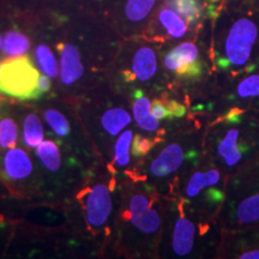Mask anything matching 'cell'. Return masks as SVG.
<instances>
[{
  "instance_id": "6da1fadb",
  "label": "cell",
  "mask_w": 259,
  "mask_h": 259,
  "mask_svg": "<svg viewBox=\"0 0 259 259\" xmlns=\"http://www.w3.org/2000/svg\"><path fill=\"white\" fill-rule=\"evenodd\" d=\"M40 73L29 57H14L0 65V93L19 100H36Z\"/></svg>"
},
{
  "instance_id": "7a4b0ae2",
  "label": "cell",
  "mask_w": 259,
  "mask_h": 259,
  "mask_svg": "<svg viewBox=\"0 0 259 259\" xmlns=\"http://www.w3.org/2000/svg\"><path fill=\"white\" fill-rule=\"evenodd\" d=\"M258 36V24L252 18L239 17L233 21L223 44V53L227 61L234 66L245 65L250 59Z\"/></svg>"
},
{
  "instance_id": "3957f363",
  "label": "cell",
  "mask_w": 259,
  "mask_h": 259,
  "mask_svg": "<svg viewBox=\"0 0 259 259\" xmlns=\"http://www.w3.org/2000/svg\"><path fill=\"white\" fill-rule=\"evenodd\" d=\"M164 66L183 77L198 76L202 70L198 60V48L192 42L178 45L164 57Z\"/></svg>"
},
{
  "instance_id": "277c9868",
  "label": "cell",
  "mask_w": 259,
  "mask_h": 259,
  "mask_svg": "<svg viewBox=\"0 0 259 259\" xmlns=\"http://www.w3.org/2000/svg\"><path fill=\"white\" fill-rule=\"evenodd\" d=\"M112 209V199L108 187L103 184L94 186L85 200V213L88 223L94 228L105 225Z\"/></svg>"
},
{
  "instance_id": "5b68a950",
  "label": "cell",
  "mask_w": 259,
  "mask_h": 259,
  "mask_svg": "<svg viewBox=\"0 0 259 259\" xmlns=\"http://www.w3.org/2000/svg\"><path fill=\"white\" fill-rule=\"evenodd\" d=\"M130 220L139 231L155 233L160 228L161 220L156 210L150 208L149 199L144 194H135L130 200Z\"/></svg>"
},
{
  "instance_id": "8992f818",
  "label": "cell",
  "mask_w": 259,
  "mask_h": 259,
  "mask_svg": "<svg viewBox=\"0 0 259 259\" xmlns=\"http://www.w3.org/2000/svg\"><path fill=\"white\" fill-rule=\"evenodd\" d=\"M58 50L61 54V80L64 84L76 82L83 74V65L78 48L71 44H59Z\"/></svg>"
},
{
  "instance_id": "52a82bcc",
  "label": "cell",
  "mask_w": 259,
  "mask_h": 259,
  "mask_svg": "<svg viewBox=\"0 0 259 259\" xmlns=\"http://www.w3.org/2000/svg\"><path fill=\"white\" fill-rule=\"evenodd\" d=\"M184 161V151L179 144H169L155 158L150 166L155 177H166L176 171Z\"/></svg>"
},
{
  "instance_id": "ba28073f",
  "label": "cell",
  "mask_w": 259,
  "mask_h": 259,
  "mask_svg": "<svg viewBox=\"0 0 259 259\" xmlns=\"http://www.w3.org/2000/svg\"><path fill=\"white\" fill-rule=\"evenodd\" d=\"M4 168L10 179L19 180L29 177L32 171L30 157L22 149H12L4 157Z\"/></svg>"
},
{
  "instance_id": "9c48e42d",
  "label": "cell",
  "mask_w": 259,
  "mask_h": 259,
  "mask_svg": "<svg viewBox=\"0 0 259 259\" xmlns=\"http://www.w3.org/2000/svg\"><path fill=\"white\" fill-rule=\"evenodd\" d=\"M194 242V225L186 218L181 216L177 220L173 232V246L174 253L179 257L187 255L192 251Z\"/></svg>"
},
{
  "instance_id": "30bf717a",
  "label": "cell",
  "mask_w": 259,
  "mask_h": 259,
  "mask_svg": "<svg viewBox=\"0 0 259 259\" xmlns=\"http://www.w3.org/2000/svg\"><path fill=\"white\" fill-rule=\"evenodd\" d=\"M132 70L135 77L142 82H147L154 76L157 70V60L153 48L143 46L136 51L132 59Z\"/></svg>"
},
{
  "instance_id": "8fae6325",
  "label": "cell",
  "mask_w": 259,
  "mask_h": 259,
  "mask_svg": "<svg viewBox=\"0 0 259 259\" xmlns=\"http://www.w3.org/2000/svg\"><path fill=\"white\" fill-rule=\"evenodd\" d=\"M157 22L166 34L171 38H181L187 32V23L174 10L164 6L157 14Z\"/></svg>"
},
{
  "instance_id": "7c38bea8",
  "label": "cell",
  "mask_w": 259,
  "mask_h": 259,
  "mask_svg": "<svg viewBox=\"0 0 259 259\" xmlns=\"http://www.w3.org/2000/svg\"><path fill=\"white\" fill-rule=\"evenodd\" d=\"M132 109H134L135 120L139 125V127L149 132L156 131L158 128V120L151 114V105L149 99L142 95L141 92L137 93V97H136Z\"/></svg>"
},
{
  "instance_id": "4fadbf2b",
  "label": "cell",
  "mask_w": 259,
  "mask_h": 259,
  "mask_svg": "<svg viewBox=\"0 0 259 259\" xmlns=\"http://www.w3.org/2000/svg\"><path fill=\"white\" fill-rule=\"evenodd\" d=\"M239 131L236 128L228 130L225 137L219 144V154L228 167H233L241 160V153L238 148Z\"/></svg>"
},
{
  "instance_id": "5bb4252c",
  "label": "cell",
  "mask_w": 259,
  "mask_h": 259,
  "mask_svg": "<svg viewBox=\"0 0 259 259\" xmlns=\"http://www.w3.org/2000/svg\"><path fill=\"white\" fill-rule=\"evenodd\" d=\"M166 6L174 10L187 24H194L202 17V3L199 0H166Z\"/></svg>"
},
{
  "instance_id": "9a60e30c",
  "label": "cell",
  "mask_w": 259,
  "mask_h": 259,
  "mask_svg": "<svg viewBox=\"0 0 259 259\" xmlns=\"http://www.w3.org/2000/svg\"><path fill=\"white\" fill-rule=\"evenodd\" d=\"M157 0H126L124 15L130 23H141L153 11Z\"/></svg>"
},
{
  "instance_id": "2e32d148",
  "label": "cell",
  "mask_w": 259,
  "mask_h": 259,
  "mask_svg": "<svg viewBox=\"0 0 259 259\" xmlns=\"http://www.w3.org/2000/svg\"><path fill=\"white\" fill-rule=\"evenodd\" d=\"M101 121L103 128L109 135L115 136L131 122V116H130V114L125 109L112 108L102 115Z\"/></svg>"
},
{
  "instance_id": "e0dca14e",
  "label": "cell",
  "mask_w": 259,
  "mask_h": 259,
  "mask_svg": "<svg viewBox=\"0 0 259 259\" xmlns=\"http://www.w3.org/2000/svg\"><path fill=\"white\" fill-rule=\"evenodd\" d=\"M29 48H30V40L21 31L10 30L6 32L3 40V51L5 54L11 57L22 56L27 53Z\"/></svg>"
},
{
  "instance_id": "ac0fdd59",
  "label": "cell",
  "mask_w": 259,
  "mask_h": 259,
  "mask_svg": "<svg viewBox=\"0 0 259 259\" xmlns=\"http://www.w3.org/2000/svg\"><path fill=\"white\" fill-rule=\"evenodd\" d=\"M220 181V173L216 169H211L200 173L196 171L190 178L189 184L186 187V194L190 198H193L202 191L205 186H213Z\"/></svg>"
},
{
  "instance_id": "d6986e66",
  "label": "cell",
  "mask_w": 259,
  "mask_h": 259,
  "mask_svg": "<svg viewBox=\"0 0 259 259\" xmlns=\"http://www.w3.org/2000/svg\"><path fill=\"white\" fill-rule=\"evenodd\" d=\"M236 219L242 225L259 221V193L248 197L239 204Z\"/></svg>"
},
{
  "instance_id": "ffe728a7",
  "label": "cell",
  "mask_w": 259,
  "mask_h": 259,
  "mask_svg": "<svg viewBox=\"0 0 259 259\" xmlns=\"http://www.w3.org/2000/svg\"><path fill=\"white\" fill-rule=\"evenodd\" d=\"M44 139V126L40 118L35 114L25 116L24 120V142L28 147L36 148Z\"/></svg>"
},
{
  "instance_id": "44dd1931",
  "label": "cell",
  "mask_w": 259,
  "mask_h": 259,
  "mask_svg": "<svg viewBox=\"0 0 259 259\" xmlns=\"http://www.w3.org/2000/svg\"><path fill=\"white\" fill-rule=\"evenodd\" d=\"M37 155L45 167L56 171L60 167V154L58 145L52 141L41 142L37 147Z\"/></svg>"
},
{
  "instance_id": "7402d4cb",
  "label": "cell",
  "mask_w": 259,
  "mask_h": 259,
  "mask_svg": "<svg viewBox=\"0 0 259 259\" xmlns=\"http://www.w3.org/2000/svg\"><path fill=\"white\" fill-rule=\"evenodd\" d=\"M36 57L40 64L41 70L47 74L48 77L53 78L58 74V66L57 60L54 58L53 52L46 45H38L36 47Z\"/></svg>"
},
{
  "instance_id": "603a6c76",
  "label": "cell",
  "mask_w": 259,
  "mask_h": 259,
  "mask_svg": "<svg viewBox=\"0 0 259 259\" xmlns=\"http://www.w3.org/2000/svg\"><path fill=\"white\" fill-rule=\"evenodd\" d=\"M134 135L131 131H125L120 135L115 144V163L119 167L127 166L130 162V147H131Z\"/></svg>"
},
{
  "instance_id": "cb8c5ba5",
  "label": "cell",
  "mask_w": 259,
  "mask_h": 259,
  "mask_svg": "<svg viewBox=\"0 0 259 259\" xmlns=\"http://www.w3.org/2000/svg\"><path fill=\"white\" fill-rule=\"evenodd\" d=\"M18 130L16 122L10 118H4L0 121V147L14 148L17 143Z\"/></svg>"
},
{
  "instance_id": "d4e9b609",
  "label": "cell",
  "mask_w": 259,
  "mask_h": 259,
  "mask_svg": "<svg viewBox=\"0 0 259 259\" xmlns=\"http://www.w3.org/2000/svg\"><path fill=\"white\" fill-rule=\"evenodd\" d=\"M45 116H46V120L53 131L56 132L57 135L59 136H66L70 132V125L67 122L66 118L59 113L58 111H54V109H48V111L45 113Z\"/></svg>"
},
{
  "instance_id": "484cf974",
  "label": "cell",
  "mask_w": 259,
  "mask_h": 259,
  "mask_svg": "<svg viewBox=\"0 0 259 259\" xmlns=\"http://www.w3.org/2000/svg\"><path fill=\"white\" fill-rule=\"evenodd\" d=\"M236 92H238V95L242 97V99L252 96H259V76L253 74V76L245 78L238 85Z\"/></svg>"
},
{
  "instance_id": "4316f807",
  "label": "cell",
  "mask_w": 259,
  "mask_h": 259,
  "mask_svg": "<svg viewBox=\"0 0 259 259\" xmlns=\"http://www.w3.org/2000/svg\"><path fill=\"white\" fill-rule=\"evenodd\" d=\"M155 142L151 139L142 137L141 135H136L135 139H132V154L136 157H142L144 155H147L149 151L151 150V148L154 147Z\"/></svg>"
},
{
  "instance_id": "83f0119b",
  "label": "cell",
  "mask_w": 259,
  "mask_h": 259,
  "mask_svg": "<svg viewBox=\"0 0 259 259\" xmlns=\"http://www.w3.org/2000/svg\"><path fill=\"white\" fill-rule=\"evenodd\" d=\"M150 112L157 120H162V119H171L170 112L168 111L166 103L160 101V100H155L153 102Z\"/></svg>"
},
{
  "instance_id": "f1b7e54d",
  "label": "cell",
  "mask_w": 259,
  "mask_h": 259,
  "mask_svg": "<svg viewBox=\"0 0 259 259\" xmlns=\"http://www.w3.org/2000/svg\"><path fill=\"white\" fill-rule=\"evenodd\" d=\"M168 111L170 112L171 118H181L185 115L186 108L181 103H178L177 101H168L166 103Z\"/></svg>"
},
{
  "instance_id": "f546056e",
  "label": "cell",
  "mask_w": 259,
  "mask_h": 259,
  "mask_svg": "<svg viewBox=\"0 0 259 259\" xmlns=\"http://www.w3.org/2000/svg\"><path fill=\"white\" fill-rule=\"evenodd\" d=\"M51 89V79L50 77L47 76H40L38 78V83H37V88H36V99H40V97L44 95L45 93H48Z\"/></svg>"
},
{
  "instance_id": "4dcf8cb0",
  "label": "cell",
  "mask_w": 259,
  "mask_h": 259,
  "mask_svg": "<svg viewBox=\"0 0 259 259\" xmlns=\"http://www.w3.org/2000/svg\"><path fill=\"white\" fill-rule=\"evenodd\" d=\"M240 258L241 259H259V250L245 252Z\"/></svg>"
},
{
  "instance_id": "1f68e13d",
  "label": "cell",
  "mask_w": 259,
  "mask_h": 259,
  "mask_svg": "<svg viewBox=\"0 0 259 259\" xmlns=\"http://www.w3.org/2000/svg\"><path fill=\"white\" fill-rule=\"evenodd\" d=\"M3 46V37H2V35H0V47Z\"/></svg>"
}]
</instances>
